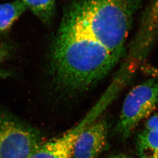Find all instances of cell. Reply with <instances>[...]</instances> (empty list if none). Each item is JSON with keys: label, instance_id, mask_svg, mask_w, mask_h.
<instances>
[{"label": "cell", "instance_id": "30bf717a", "mask_svg": "<svg viewBox=\"0 0 158 158\" xmlns=\"http://www.w3.org/2000/svg\"><path fill=\"white\" fill-rule=\"evenodd\" d=\"M14 53V47L10 44L0 43V65L8 61Z\"/></svg>", "mask_w": 158, "mask_h": 158}, {"label": "cell", "instance_id": "5b68a950", "mask_svg": "<svg viewBox=\"0 0 158 158\" xmlns=\"http://www.w3.org/2000/svg\"><path fill=\"white\" fill-rule=\"evenodd\" d=\"M108 125L103 119L86 126L79 134L73 148V158H97L107 141Z\"/></svg>", "mask_w": 158, "mask_h": 158}, {"label": "cell", "instance_id": "277c9868", "mask_svg": "<svg viewBox=\"0 0 158 158\" xmlns=\"http://www.w3.org/2000/svg\"><path fill=\"white\" fill-rule=\"evenodd\" d=\"M41 144L35 129L0 110V158H28Z\"/></svg>", "mask_w": 158, "mask_h": 158}, {"label": "cell", "instance_id": "7c38bea8", "mask_svg": "<svg viewBox=\"0 0 158 158\" xmlns=\"http://www.w3.org/2000/svg\"><path fill=\"white\" fill-rule=\"evenodd\" d=\"M13 72L9 69H0V80L6 79L12 76Z\"/></svg>", "mask_w": 158, "mask_h": 158}, {"label": "cell", "instance_id": "4fadbf2b", "mask_svg": "<svg viewBox=\"0 0 158 158\" xmlns=\"http://www.w3.org/2000/svg\"><path fill=\"white\" fill-rule=\"evenodd\" d=\"M110 158H128L126 156L123 155H118L114 156Z\"/></svg>", "mask_w": 158, "mask_h": 158}, {"label": "cell", "instance_id": "3957f363", "mask_svg": "<svg viewBox=\"0 0 158 158\" xmlns=\"http://www.w3.org/2000/svg\"><path fill=\"white\" fill-rule=\"evenodd\" d=\"M158 106V77L150 78L135 86L125 99L116 125V132L125 139L137 125Z\"/></svg>", "mask_w": 158, "mask_h": 158}, {"label": "cell", "instance_id": "9c48e42d", "mask_svg": "<svg viewBox=\"0 0 158 158\" xmlns=\"http://www.w3.org/2000/svg\"><path fill=\"white\" fill-rule=\"evenodd\" d=\"M37 15L46 18L53 9L55 0H21Z\"/></svg>", "mask_w": 158, "mask_h": 158}, {"label": "cell", "instance_id": "ba28073f", "mask_svg": "<svg viewBox=\"0 0 158 158\" xmlns=\"http://www.w3.org/2000/svg\"><path fill=\"white\" fill-rule=\"evenodd\" d=\"M26 8V4L21 0L0 5V33L9 29Z\"/></svg>", "mask_w": 158, "mask_h": 158}, {"label": "cell", "instance_id": "8fae6325", "mask_svg": "<svg viewBox=\"0 0 158 158\" xmlns=\"http://www.w3.org/2000/svg\"><path fill=\"white\" fill-rule=\"evenodd\" d=\"M145 129H158V114H154L148 118Z\"/></svg>", "mask_w": 158, "mask_h": 158}, {"label": "cell", "instance_id": "8992f818", "mask_svg": "<svg viewBox=\"0 0 158 158\" xmlns=\"http://www.w3.org/2000/svg\"><path fill=\"white\" fill-rule=\"evenodd\" d=\"M91 117L87 116L76 127L61 137L42 143L28 158H72L77 137L89 124Z\"/></svg>", "mask_w": 158, "mask_h": 158}, {"label": "cell", "instance_id": "52a82bcc", "mask_svg": "<svg viewBox=\"0 0 158 158\" xmlns=\"http://www.w3.org/2000/svg\"><path fill=\"white\" fill-rule=\"evenodd\" d=\"M136 148L138 158H158V129H146L138 135Z\"/></svg>", "mask_w": 158, "mask_h": 158}, {"label": "cell", "instance_id": "6da1fadb", "mask_svg": "<svg viewBox=\"0 0 158 158\" xmlns=\"http://www.w3.org/2000/svg\"><path fill=\"white\" fill-rule=\"evenodd\" d=\"M118 61L93 37L65 21L53 46L51 69L59 88L77 93L91 88Z\"/></svg>", "mask_w": 158, "mask_h": 158}, {"label": "cell", "instance_id": "7a4b0ae2", "mask_svg": "<svg viewBox=\"0 0 158 158\" xmlns=\"http://www.w3.org/2000/svg\"><path fill=\"white\" fill-rule=\"evenodd\" d=\"M138 3V0H83L73 7L66 20L119 61Z\"/></svg>", "mask_w": 158, "mask_h": 158}]
</instances>
